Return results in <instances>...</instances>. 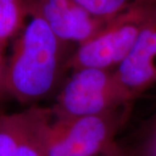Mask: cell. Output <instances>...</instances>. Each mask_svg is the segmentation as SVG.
<instances>
[{"label":"cell","mask_w":156,"mask_h":156,"mask_svg":"<svg viewBox=\"0 0 156 156\" xmlns=\"http://www.w3.org/2000/svg\"><path fill=\"white\" fill-rule=\"evenodd\" d=\"M14 156H44V130L52 116L51 110L30 108Z\"/></svg>","instance_id":"7"},{"label":"cell","mask_w":156,"mask_h":156,"mask_svg":"<svg viewBox=\"0 0 156 156\" xmlns=\"http://www.w3.org/2000/svg\"><path fill=\"white\" fill-rule=\"evenodd\" d=\"M135 156H156V131L149 130L144 143Z\"/></svg>","instance_id":"11"},{"label":"cell","mask_w":156,"mask_h":156,"mask_svg":"<svg viewBox=\"0 0 156 156\" xmlns=\"http://www.w3.org/2000/svg\"><path fill=\"white\" fill-rule=\"evenodd\" d=\"M107 154H108V153H107ZM105 154H102V155H101V156H105Z\"/></svg>","instance_id":"16"},{"label":"cell","mask_w":156,"mask_h":156,"mask_svg":"<svg viewBox=\"0 0 156 156\" xmlns=\"http://www.w3.org/2000/svg\"><path fill=\"white\" fill-rule=\"evenodd\" d=\"M29 17L26 0H0V44L5 46L17 37Z\"/></svg>","instance_id":"8"},{"label":"cell","mask_w":156,"mask_h":156,"mask_svg":"<svg viewBox=\"0 0 156 156\" xmlns=\"http://www.w3.org/2000/svg\"><path fill=\"white\" fill-rule=\"evenodd\" d=\"M29 17L17 35L6 70V92L21 102L43 99L54 89L67 44L42 18Z\"/></svg>","instance_id":"1"},{"label":"cell","mask_w":156,"mask_h":156,"mask_svg":"<svg viewBox=\"0 0 156 156\" xmlns=\"http://www.w3.org/2000/svg\"><path fill=\"white\" fill-rule=\"evenodd\" d=\"M147 1H149V2H152V3H154V4H156V0H147Z\"/></svg>","instance_id":"15"},{"label":"cell","mask_w":156,"mask_h":156,"mask_svg":"<svg viewBox=\"0 0 156 156\" xmlns=\"http://www.w3.org/2000/svg\"><path fill=\"white\" fill-rule=\"evenodd\" d=\"M92 16L108 21L138 0H73Z\"/></svg>","instance_id":"10"},{"label":"cell","mask_w":156,"mask_h":156,"mask_svg":"<svg viewBox=\"0 0 156 156\" xmlns=\"http://www.w3.org/2000/svg\"><path fill=\"white\" fill-rule=\"evenodd\" d=\"M2 114H3V113H2V112H0V115H2Z\"/></svg>","instance_id":"17"},{"label":"cell","mask_w":156,"mask_h":156,"mask_svg":"<svg viewBox=\"0 0 156 156\" xmlns=\"http://www.w3.org/2000/svg\"><path fill=\"white\" fill-rule=\"evenodd\" d=\"M114 72L131 101L156 84V6L133 48Z\"/></svg>","instance_id":"6"},{"label":"cell","mask_w":156,"mask_h":156,"mask_svg":"<svg viewBox=\"0 0 156 156\" xmlns=\"http://www.w3.org/2000/svg\"><path fill=\"white\" fill-rule=\"evenodd\" d=\"M105 156H135L134 154H130V153H127L124 152L121 148H119L118 147H116L114 150L110 151L109 153H108L105 154Z\"/></svg>","instance_id":"13"},{"label":"cell","mask_w":156,"mask_h":156,"mask_svg":"<svg viewBox=\"0 0 156 156\" xmlns=\"http://www.w3.org/2000/svg\"><path fill=\"white\" fill-rule=\"evenodd\" d=\"M5 47L0 44V100L3 98L6 92V70H7V62L5 59L4 50Z\"/></svg>","instance_id":"12"},{"label":"cell","mask_w":156,"mask_h":156,"mask_svg":"<svg viewBox=\"0 0 156 156\" xmlns=\"http://www.w3.org/2000/svg\"><path fill=\"white\" fill-rule=\"evenodd\" d=\"M74 71L51 109L56 118L103 115L132 101L114 70L83 68Z\"/></svg>","instance_id":"4"},{"label":"cell","mask_w":156,"mask_h":156,"mask_svg":"<svg viewBox=\"0 0 156 156\" xmlns=\"http://www.w3.org/2000/svg\"><path fill=\"white\" fill-rule=\"evenodd\" d=\"M156 4L138 0L110 20L68 60L67 67L76 70L95 68L114 70L133 48Z\"/></svg>","instance_id":"2"},{"label":"cell","mask_w":156,"mask_h":156,"mask_svg":"<svg viewBox=\"0 0 156 156\" xmlns=\"http://www.w3.org/2000/svg\"><path fill=\"white\" fill-rule=\"evenodd\" d=\"M30 16L42 18L63 43L78 45L95 35L105 23L73 0H26Z\"/></svg>","instance_id":"5"},{"label":"cell","mask_w":156,"mask_h":156,"mask_svg":"<svg viewBox=\"0 0 156 156\" xmlns=\"http://www.w3.org/2000/svg\"><path fill=\"white\" fill-rule=\"evenodd\" d=\"M26 120V111L0 115V156H14Z\"/></svg>","instance_id":"9"},{"label":"cell","mask_w":156,"mask_h":156,"mask_svg":"<svg viewBox=\"0 0 156 156\" xmlns=\"http://www.w3.org/2000/svg\"><path fill=\"white\" fill-rule=\"evenodd\" d=\"M119 110L50 119L44 130V156H101L114 150L123 119Z\"/></svg>","instance_id":"3"},{"label":"cell","mask_w":156,"mask_h":156,"mask_svg":"<svg viewBox=\"0 0 156 156\" xmlns=\"http://www.w3.org/2000/svg\"><path fill=\"white\" fill-rule=\"evenodd\" d=\"M150 130L156 131V117H155V119H154V123H153V124H152V126H151Z\"/></svg>","instance_id":"14"}]
</instances>
